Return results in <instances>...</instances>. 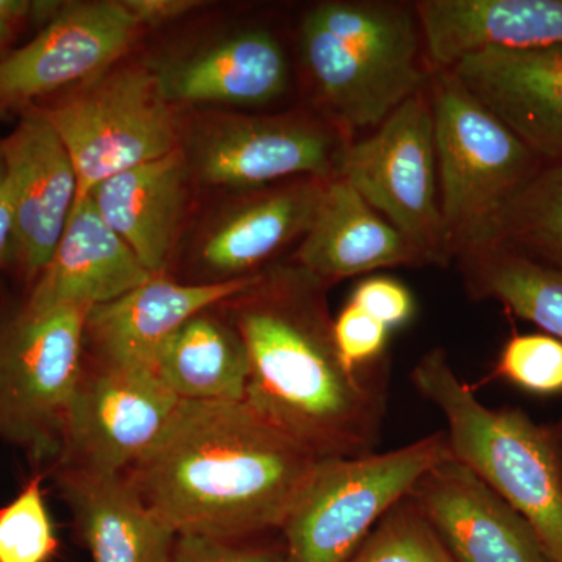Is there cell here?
Here are the masks:
<instances>
[{
	"label": "cell",
	"instance_id": "ac0fdd59",
	"mask_svg": "<svg viewBox=\"0 0 562 562\" xmlns=\"http://www.w3.org/2000/svg\"><path fill=\"white\" fill-rule=\"evenodd\" d=\"M151 69L173 106L255 109L284 98L292 80L290 55L265 27L238 29Z\"/></svg>",
	"mask_w": 562,
	"mask_h": 562
},
{
	"label": "cell",
	"instance_id": "4dcf8cb0",
	"mask_svg": "<svg viewBox=\"0 0 562 562\" xmlns=\"http://www.w3.org/2000/svg\"><path fill=\"white\" fill-rule=\"evenodd\" d=\"M168 562H286L283 542L225 541L210 536L180 535Z\"/></svg>",
	"mask_w": 562,
	"mask_h": 562
},
{
	"label": "cell",
	"instance_id": "d6a6232c",
	"mask_svg": "<svg viewBox=\"0 0 562 562\" xmlns=\"http://www.w3.org/2000/svg\"><path fill=\"white\" fill-rule=\"evenodd\" d=\"M122 5L138 21L140 27H157L168 24L201 9L198 0H121Z\"/></svg>",
	"mask_w": 562,
	"mask_h": 562
},
{
	"label": "cell",
	"instance_id": "7402d4cb",
	"mask_svg": "<svg viewBox=\"0 0 562 562\" xmlns=\"http://www.w3.org/2000/svg\"><path fill=\"white\" fill-rule=\"evenodd\" d=\"M55 484L92 562H168L177 535L124 473L54 469Z\"/></svg>",
	"mask_w": 562,
	"mask_h": 562
},
{
	"label": "cell",
	"instance_id": "f546056e",
	"mask_svg": "<svg viewBox=\"0 0 562 562\" xmlns=\"http://www.w3.org/2000/svg\"><path fill=\"white\" fill-rule=\"evenodd\" d=\"M390 330L353 303H347L335 317V339L347 368L361 369L383 360Z\"/></svg>",
	"mask_w": 562,
	"mask_h": 562
},
{
	"label": "cell",
	"instance_id": "7a4b0ae2",
	"mask_svg": "<svg viewBox=\"0 0 562 562\" xmlns=\"http://www.w3.org/2000/svg\"><path fill=\"white\" fill-rule=\"evenodd\" d=\"M317 462L246 401L181 402L124 475L177 536L260 541L281 531Z\"/></svg>",
	"mask_w": 562,
	"mask_h": 562
},
{
	"label": "cell",
	"instance_id": "9a60e30c",
	"mask_svg": "<svg viewBox=\"0 0 562 562\" xmlns=\"http://www.w3.org/2000/svg\"><path fill=\"white\" fill-rule=\"evenodd\" d=\"M408 495L457 562H554L522 514L452 454Z\"/></svg>",
	"mask_w": 562,
	"mask_h": 562
},
{
	"label": "cell",
	"instance_id": "7c38bea8",
	"mask_svg": "<svg viewBox=\"0 0 562 562\" xmlns=\"http://www.w3.org/2000/svg\"><path fill=\"white\" fill-rule=\"evenodd\" d=\"M140 31L122 2L65 3L31 43L0 58V110L98 76L120 61Z\"/></svg>",
	"mask_w": 562,
	"mask_h": 562
},
{
	"label": "cell",
	"instance_id": "9c48e42d",
	"mask_svg": "<svg viewBox=\"0 0 562 562\" xmlns=\"http://www.w3.org/2000/svg\"><path fill=\"white\" fill-rule=\"evenodd\" d=\"M88 312L21 308L0 325V439L49 469L83 368Z\"/></svg>",
	"mask_w": 562,
	"mask_h": 562
},
{
	"label": "cell",
	"instance_id": "1f68e13d",
	"mask_svg": "<svg viewBox=\"0 0 562 562\" xmlns=\"http://www.w3.org/2000/svg\"><path fill=\"white\" fill-rule=\"evenodd\" d=\"M350 303L357 305L362 312L382 322L387 328L398 327L412 319L414 301L408 288L401 281L390 277H372L362 280L353 294Z\"/></svg>",
	"mask_w": 562,
	"mask_h": 562
},
{
	"label": "cell",
	"instance_id": "5bb4252c",
	"mask_svg": "<svg viewBox=\"0 0 562 562\" xmlns=\"http://www.w3.org/2000/svg\"><path fill=\"white\" fill-rule=\"evenodd\" d=\"M13 213V251L35 281L50 260L77 202L79 179L46 110L29 106L0 139Z\"/></svg>",
	"mask_w": 562,
	"mask_h": 562
},
{
	"label": "cell",
	"instance_id": "cb8c5ba5",
	"mask_svg": "<svg viewBox=\"0 0 562 562\" xmlns=\"http://www.w3.org/2000/svg\"><path fill=\"white\" fill-rule=\"evenodd\" d=\"M157 373L183 402L246 401V347L221 305L181 325L161 351Z\"/></svg>",
	"mask_w": 562,
	"mask_h": 562
},
{
	"label": "cell",
	"instance_id": "4316f807",
	"mask_svg": "<svg viewBox=\"0 0 562 562\" xmlns=\"http://www.w3.org/2000/svg\"><path fill=\"white\" fill-rule=\"evenodd\" d=\"M347 562H457L413 498L384 514Z\"/></svg>",
	"mask_w": 562,
	"mask_h": 562
},
{
	"label": "cell",
	"instance_id": "30bf717a",
	"mask_svg": "<svg viewBox=\"0 0 562 562\" xmlns=\"http://www.w3.org/2000/svg\"><path fill=\"white\" fill-rule=\"evenodd\" d=\"M338 177L416 247L425 265L453 262L439 195L430 85L355 139Z\"/></svg>",
	"mask_w": 562,
	"mask_h": 562
},
{
	"label": "cell",
	"instance_id": "f1b7e54d",
	"mask_svg": "<svg viewBox=\"0 0 562 562\" xmlns=\"http://www.w3.org/2000/svg\"><path fill=\"white\" fill-rule=\"evenodd\" d=\"M498 379L535 395L562 394V341L550 335H516L494 369Z\"/></svg>",
	"mask_w": 562,
	"mask_h": 562
},
{
	"label": "cell",
	"instance_id": "603a6c76",
	"mask_svg": "<svg viewBox=\"0 0 562 562\" xmlns=\"http://www.w3.org/2000/svg\"><path fill=\"white\" fill-rule=\"evenodd\" d=\"M191 177L180 149L102 181L88 198L151 273H166L187 211Z\"/></svg>",
	"mask_w": 562,
	"mask_h": 562
},
{
	"label": "cell",
	"instance_id": "e0dca14e",
	"mask_svg": "<svg viewBox=\"0 0 562 562\" xmlns=\"http://www.w3.org/2000/svg\"><path fill=\"white\" fill-rule=\"evenodd\" d=\"M450 70L542 161H562V44L479 52Z\"/></svg>",
	"mask_w": 562,
	"mask_h": 562
},
{
	"label": "cell",
	"instance_id": "8fae6325",
	"mask_svg": "<svg viewBox=\"0 0 562 562\" xmlns=\"http://www.w3.org/2000/svg\"><path fill=\"white\" fill-rule=\"evenodd\" d=\"M181 402L157 372L113 368L85 357L50 471H128L158 442Z\"/></svg>",
	"mask_w": 562,
	"mask_h": 562
},
{
	"label": "cell",
	"instance_id": "d590c367",
	"mask_svg": "<svg viewBox=\"0 0 562 562\" xmlns=\"http://www.w3.org/2000/svg\"><path fill=\"white\" fill-rule=\"evenodd\" d=\"M14 31H16V29L10 27V25L0 22V47L5 46V43H9Z\"/></svg>",
	"mask_w": 562,
	"mask_h": 562
},
{
	"label": "cell",
	"instance_id": "3957f363",
	"mask_svg": "<svg viewBox=\"0 0 562 562\" xmlns=\"http://www.w3.org/2000/svg\"><path fill=\"white\" fill-rule=\"evenodd\" d=\"M295 49L310 109L355 139L431 80L413 2L322 0L299 20Z\"/></svg>",
	"mask_w": 562,
	"mask_h": 562
},
{
	"label": "cell",
	"instance_id": "83f0119b",
	"mask_svg": "<svg viewBox=\"0 0 562 562\" xmlns=\"http://www.w3.org/2000/svg\"><path fill=\"white\" fill-rule=\"evenodd\" d=\"M58 549L43 475L35 473L16 497L0 508V562H50Z\"/></svg>",
	"mask_w": 562,
	"mask_h": 562
},
{
	"label": "cell",
	"instance_id": "52a82bcc",
	"mask_svg": "<svg viewBox=\"0 0 562 562\" xmlns=\"http://www.w3.org/2000/svg\"><path fill=\"white\" fill-rule=\"evenodd\" d=\"M44 110L76 168L79 202L110 177L180 149L176 106L149 65L116 63Z\"/></svg>",
	"mask_w": 562,
	"mask_h": 562
},
{
	"label": "cell",
	"instance_id": "44dd1931",
	"mask_svg": "<svg viewBox=\"0 0 562 562\" xmlns=\"http://www.w3.org/2000/svg\"><path fill=\"white\" fill-rule=\"evenodd\" d=\"M432 69H450L484 50L562 44V0H416Z\"/></svg>",
	"mask_w": 562,
	"mask_h": 562
},
{
	"label": "cell",
	"instance_id": "ba28073f",
	"mask_svg": "<svg viewBox=\"0 0 562 562\" xmlns=\"http://www.w3.org/2000/svg\"><path fill=\"white\" fill-rule=\"evenodd\" d=\"M353 140L312 109L213 111L181 128L180 150L191 181L239 192L303 177L335 179Z\"/></svg>",
	"mask_w": 562,
	"mask_h": 562
},
{
	"label": "cell",
	"instance_id": "5b68a950",
	"mask_svg": "<svg viewBox=\"0 0 562 562\" xmlns=\"http://www.w3.org/2000/svg\"><path fill=\"white\" fill-rule=\"evenodd\" d=\"M439 195L453 261L497 243L503 214L543 166L538 155L468 91L450 69H432Z\"/></svg>",
	"mask_w": 562,
	"mask_h": 562
},
{
	"label": "cell",
	"instance_id": "e575fe53",
	"mask_svg": "<svg viewBox=\"0 0 562 562\" xmlns=\"http://www.w3.org/2000/svg\"><path fill=\"white\" fill-rule=\"evenodd\" d=\"M554 447H557L558 458H560L561 471H562V420L557 427L550 428Z\"/></svg>",
	"mask_w": 562,
	"mask_h": 562
},
{
	"label": "cell",
	"instance_id": "6da1fadb",
	"mask_svg": "<svg viewBox=\"0 0 562 562\" xmlns=\"http://www.w3.org/2000/svg\"><path fill=\"white\" fill-rule=\"evenodd\" d=\"M330 290L288 261L221 303L246 347V402L317 460L372 453L390 387L387 357L361 369L342 361Z\"/></svg>",
	"mask_w": 562,
	"mask_h": 562
},
{
	"label": "cell",
	"instance_id": "836d02e7",
	"mask_svg": "<svg viewBox=\"0 0 562 562\" xmlns=\"http://www.w3.org/2000/svg\"><path fill=\"white\" fill-rule=\"evenodd\" d=\"M13 213H11L5 162H3L2 147H0V268L13 250Z\"/></svg>",
	"mask_w": 562,
	"mask_h": 562
},
{
	"label": "cell",
	"instance_id": "277c9868",
	"mask_svg": "<svg viewBox=\"0 0 562 562\" xmlns=\"http://www.w3.org/2000/svg\"><path fill=\"white\" fill-rule=\"evenodd\" d=\"M412 382L442 414L454 460L522 514L562 562V471L550 428L522 409L484 405L441 347L422 355Z\"/></svg>",
	"mask_w": 562,
	"mask_h": 562
},
{
	"label": "cell",
	"instance_id": "ffe728a7",
	"mask_svg": "<svg viewBox=\"0 0 562 562\" xmlns=\"http://www.w3.org/2000/svg\"><path fill=\"white\" fill-rule=\"evenodd\" d=\"M290 261L330 288L382 269L427 266L416 247L341 177L328 181L312 227Z\"/></svg>",
	"mask_w": 562,
	"mask_h": 562
},
{
	"label": "cell",
	"instance_id": "2e32d148",
	"mask_svg": "<svg viewBox=\"0 0 562 562\" xmlns=\"http://www.w3.org/2000/svg\"><path fill=\"white\" fill-rule=\"evenodd\" d=\"M255 277L199 283L173 280L168 273L151 276L88 312L85 357L113 368L157 372L161 351L184 322L246 290Z\"/></svg>",
	"mask_w": 562,
	"mask_h": 562
},
{
	"label": "cell",
	"instance_id": "8d00e7d4",
	"mask_svg": "<svg viewBox=\"0 0 562 562\" xmlns=\"http://www.w3.org/2000/svg\"><path fill=\"white\" fill-rule=\"evenodd\" d=\"M3 110H0V113H2Z\"/></svg>",
	"mask_w": 562,
	"mask_h": 562
},
{
	"label": "cell",
	"instance_id": "d4e9b609",
	"mask_svg": "<svg viewBox=\"0 0 562 562\" xmlns=\"http://www.w3.org/2000/svg\"><path fill=\"white\" fill-rule=\"evenodd\" d=\"M454 262L472 301L502 303L562 341V271L503 244L465 251Z\"/></svg>",
	"mask_w": 562,
	"mask_h": 562
},
{
	"label": "cell",
	"instance_id": "8992f818",
	"mask_svg": "<svg viewBox=\"0 0 562 562\" xmlns=\"http://www.w3.org/2000/svg\"><path fill=\"white\" fill-rule=\"evenodd\" d=\"M450 457L443 431L384 453L319 460L281 528L286 562H347L384 514Z\"/></svg>",
	"mask_w": 562,
	"mask_h": 562
},
{
	"label": "cell",
	"instance_id": "d6986e66",
	"mask_svg": "<svg viewBox=\"0 0 562 562\" xmlns=\"http://www.w3.org/2000/svg\"><path fill=\"white\" fill-rule=\"evenodd\" d=\"M151 273L102 220L90 198L77 202L60 243L33 281L29 312L94 308L149 280Z\"/></svg>",
	"mask_w": 562,
	"mask_h": 562
},
{
	"label": "cell",
	"instance_id": "484cf974",
	"mask_svg": "<svg viewBox=\"0 0 562 562\" xmlns=\"http://www.w3.org/2000/svg\"><path fill=\"white\" fill-rule=\"evenodd\" d=\"M495 244L562 271V161L547 162L509 203Z\"/></svg>",
	"mask_w": 562,
	"mask_h": 562
},
{
	"label": "cell",
	"instance_id": "4fadbf2b",
	"mask_svg": "<svg viewBox=\"0 0 562 562\" xmlns=\"http://www.w3.org/2000/svg\"><path fill=\"white\" fill-rule=\"evenodd\" d=\"M328 181L303 177L236 192L195 244L201 283L249 279L279 265L312 227Z\"/></svg>",
	"mask_w": 562,
	"mask_h": 562
}]
</instances>
